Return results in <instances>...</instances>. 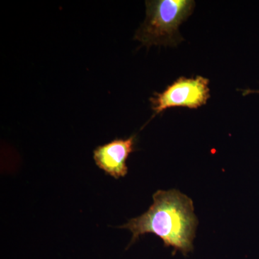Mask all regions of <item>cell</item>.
I'll return each instance as SVG.
<instances>
[{
	"instance_id": "cell-3",
	"label": "cell",
	"mask_w": 259,
	"mask_h": 259,
	"mask_svg": "<svg viewBox=\"0 0 259 259\" xmlns=\"http://www.w3.org/2000/svg\"><path fill=\"white\" fill-rule=\"evenodd\" d=\"M209 95V80L202 76L180 77L161 93L150 99L155 115L172 107L197 109L207 103Z\"/></svg>"
},
{
	"instance_id": "cell-5",
	"label": "cell",
	"mask_w": 259,
	"mask_h": 259,
	"mask_svg": "<svg viewBox=\"0 0 259 259\" xmlns=\"http://www.w3.org/2000/svg\"><path fill=\"white\" fill-rule=\"evenodd\" d=\"M252 93H258L259 94V90H245L243 91V95H249V94Z\"/></svg>"
},
{
	"instance_id": "cell-1",
	"label": "cell",
	"mask_w": 259,
	"mask_h": 259,
	"mask_svg": "<svg viewBox=\"0 0 259 259\" xmlns=\"http://www.w3.org/2000/svg\"><path fill=\"white\" fill-rule=\"evenodd\" d=\"M153 199L147 212L120 227L132 233L131 244L140 236L153 233L161 238L166 247H174L185 255L192 251L198 224L193 201L177 190H158Z\"/></svg>"
},
{
	"instance_id": "cell-2",
	"label": "cell",
	"mask_w": 259,
	"mask_h": 259,
	"mask_svg": "<svg viewBox=\"0 0 259 259\" xmlns=\"http://www.w3.org/2000/svg\"><path fill=\"white\" fill-rule=\"evenodd\" d=\"M146 17L135 39L146 47H176L182 41L179 28L193 11L192 0L146 1Z\"/></svg>"
},
{
	"instance_id": "cell-4",
	"label": "cell",
	"mask_w": 259,
	"mask_h": 259,
	"mask_svg": "<svg viewBox=\"0 0 259 259\" xmlns=\"http://www.w3.org/2000/svg\"><path fill=\"white\" fill-rule=\"evenodd\" d=\"M135 139L133 136L127 139H115L95 148L93 158L97 166L116 180L125 177L126 161L134 151Z\"/></svg>"
}]
</instances>
